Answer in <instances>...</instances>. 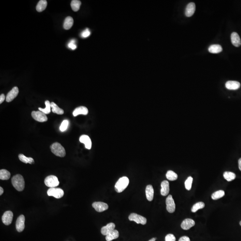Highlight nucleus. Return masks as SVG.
I'll use <instances>...</instances> for the list:
<instances>
[{"label": "nucleus", "instance_id": "obj_1", "mask_svg": "<svg viewBox=\"0 0 241 241\" xmlns=\"http://www.w3.org/2000/svg\"><path fill=\"white\" fill-rule=\"evenodd\" d=\"M12 184L14 187L18 191H23L25 188V181L23 176L20 174L15 175L12 177Z\"/></svg>", "mask_w": 241, "mask_h": 241}, {"label": "nucleus", "instance_id": "obj_2", "mask_svg": "<svg viewBox=\"0 0 241 241\" xmlns=\"http://www.w3.org/2000/svg\"><path fill=\"white\" fill-rule=\"evenodd\" d=\"M51 152L57 156L64 157L66 155V151L64 147L59 143L56 142L50 146Z\"/></svg>", "mask_w": 241, "mask_h": 241}, {"label": "nucleus", "instance_id": "obj_3", "mask_svg": "<svg viewBox=\"0 0 241 241\" xmlns=\"http://www.w3.org/2000/svg\"><path fill=\"white\" fill-rule=\"evenodd\" d=\"M129 184V180L126 176L120 178L116 183L115 185V191L118 193L122 192L127 187Z\"/></svg>", "mask_w": 241, "mask_h": 241}, {"label": "nucleus", "instance_id": "obj_4", "mask_svg": "<svg viewBox=\"0 0 241 241\" xmlns=\"http://www.w3.org/2000/svg\"><path fill=\"white\" fill-rule=\"evenodd\" d=\"M44 183L47 186L52 188H56L59 185L58 179L55 175H50L47 176L44 180Z\"/></svg>", "mask_w": 241, "mask_h": 241}, {"label": "nucleus", "instance_id": "obj_5", "mask_svg": "<svg viewBox=\"0 0 241 241\" xmlns=\"http://www.w3.org/2000/svg\"><path fill=\"white\" fill-rule=\"evenodd\" d=\"M31 116L34 120L39 122H45L48 120L46 114L42 111H32L31 113Z\"/></svg>", "mask_w": 241, "mask_h": 241}, {"label": "nucleus", "instance_id": "obj_6", "mask_svg": "<svg viewBox=\"0 0 241 241\" xmlns=\"http://www.w3.org/2000/svg\"><path fill=\"white\" fill-rule=\"evenodd\" d=\"M47 194L49 196H52L56 198L60 199L63 197L64 191L60 188H52L48 189Z\"/></svg>", "mask_w": 241, "mask_h": 241}, {"label": "nucleus", "instance_id": "obj_7", "mask_svg": "<svg viewBox=\"0 0 241 241\" xmlns=\"http://www.w3.org/2000/svg\"><path fill=\"white\" fill-rule=\"evenodd\" d=\"M130 221H135L137 224H141L144 225L146 223V218L140 215L135 213L131 214L129 216Z\"/></svg>", "mask_w": 241, "mask_h": 241}, {"label": "nucleus", "instance_id": "obj_8", "mask_svg": "<svg viewBox=\"0 0 241 241\" xmlns=\"http://www.w3.org/2000/svg\"><path fill=\"white\" fill-rule=\"evenodd\" d=\"M166 204L167 205L166 209L168 212L170 213H174L175 210V204L172 195L168 196L166 199Z\"/></svg>", "mask_w": 241, "mask_h": 241}, {"label": "nucleus", "instance_id": "obj_9", "mask_svg": "<svg viewBox=\"0 0 241 241\" xmlns=\"http://www.w3.org/2000/svg\"><path fill=\"white\" fill-rule=\"evenodd\" d=\"M92 207L98 212H102L109 208L108 204L102 202H95L92 204Z\"/></svg>", "mask_w": 241, "mask_h": 241}, {"label": "nucleus", "instance_id": "obj_10", "mask_svg": "<svg viewBox=\"0 0 241 241\" xmlns=\"http://www.w3.org/2000/svg\"><path fill=\"white\" fill-rule=\"evenodd\" d=\"M13 218V213L12 211H6L2 217V221L5 225L8 226L12 223Z\"/></svg>", "mask_w": 241, "mask_h": 241}, {"label": "nucleus", "instance_id": "obj_11", "mask_svg": "<svg viewBox=\"0 0 241 241\" xmlns=\"http://www.w3.org/2000/svg\"><path fill=\"white\" fill-rule=\"evenodd\" d=\"M25 217L23 215H21L18 218L16 223V228L18 232H21L25 228Z\"/></svg>", "mask_w": 241, "mask_h": 241}, {"label": "nucleus", "instance_id": "obj_12", "mask_svg": "<svg viewBox=\"0 0 241 241\" xmlns=\"http://www.w3.org/2000/svg\"><path fill=\"white\" fill-rule=\"evenodd\" d=\"M19 93V90L17 87H14L12 88V90L10 91L6 97V101L7 102H10L14 100L15 98L17 97Z\"/></svg>", "mask_w": 241, "mask_h": 241}, {"label": "nucleus", "instance_id": "obj_13", "mask_svg": "<svg viewBox=\"0 0 241 241\" xmlns=\"http://www.w3.org/2000/svg\"><path fill=\"white\" fill-rule=\"evenodd\" d=\"M79 140L80 143H83L85 144V147L86 149L90 150L91 148L92 143L90 137L88 135H85V134L81 135L80 137Z\"/></svg>", "mask_w": 241, "mask_h": 241}, {"label": "nucleus", "instance_id": "obj_14", "mask_svg": "<svg viewBox=\"0 0 241 241\" xmlns=\"http://www.w3.org/2000/svg\"><path fill=\"white\" fill-rule=\"evenodd\" d=\"M196 10V5L193 2L189 3L187 5L185 10V14L187 17H190L193 15Z\"/></svg>", "mask_w": 241, "mask_h": 241}, {"label": "nucleus", "instance_id": "obj_15", "mask_svg": "<svg viewBox=\"0 0 241 241\" xmlns=\"http://www.w3.org/2000/svg\"><path fill=\"white\" fill-rule=\"evenodd\" d=\"M195 222L194 220L190 218L185 219L181 224V227L184 230H188L194 227Z\"/></svg>", "mask_w": 241, "mask_h": 241}, {"label": "nucleus", "instance_id": "obj_16", "mask_svg": "<svg viewBox=\"0 0 241 241\" xmlns=\"http://www.w3.org/2000/svg\"><path fill=\"white\" fill-rule=\"evenodd\" d=\"M115 225L114 223H110L106 226L103 227L101 229V233L104 235H108L109 233L114 230Z\"/></svg>", "mask_w": 241, "mask_h": 241}, {"label": "nucleus", "instance_id": "obj_17", "mask_svg": "<svg viewBox=\"0 0 241 241\" xmlns=\"http://www.w3.org/2000/svg\"><path fill=\"white\" fill-rule=\"evenodd\" d=\"M88 110L87 108L85 106H81L76 108L73 112L72 114L74 116L76 117L80 114L86 115L88 114Z\"/></svg>", "mask_w": 241, "mask_h": 241}, {"label": "nucleus", "instance_id": "obj_18", "mask_svg": "<svg viewBox=\"0 0 241 241\" xmlns=\"http://www.w3.org/2000/svg\"><path fill=\"white\" fill-rule=\"evenodd\" d=\"M161 194L162 196H166L169 192V183L167 181H162L161 184Z\"/></svg>", "mask_w": 241, "mask_h": 241}, {"label": "nucleus", "instance_id": "obj_19", "mask_svg": "<svg viewBox=\"0 0 241 241\" xmlns=\"http://www.w3.org/2000/svg\"><path fill=\"white\" fill-rule=\"evenodd\" d=\"M240 86V83L236 81H228L226 84V88L229 90H237L239 88Z\"/></svg>", "mask_w": 241, "mask_h": 241}, {"label": "nucleus", "instance_id": "obj_20", "mask_svg": "<svg viewBox=\"0 0 241 241\" xmlns=\"http://www.w3.org/2000/svg\"><path fill=\"white\" fill-rule=\"evenodd\" d=\"M231 40L232 44L236 47H239L241 45L239 36L237 33L233 32L231 34Z\"/></svg>", "mask_w": 241, "mask_h": 241}, {"label": "nucleus", "instance_id": "obj_21", "mask_svg": "<svg viewBox=\"0 0 241 241\" xmlns=\"http://www.w3.org/2000/svg\"><path fill=\"white\" fill-rule=\"evenodd\" d=\"M154 191L153 187L151 185H148L146 189V194L147 200L151 201L154 198Z\"/></svg>", "mask_w": 241, "mask_h": 241}, {"label": "nucleus", "instance_id": "obj_22", "mask_svg": "<svg viewBox=\"0 0 241 241\" xmlns=\"http://www.w3.org/2000/svg\"><path fill=\"white\" fill-rule=\"evenodd\" d=\"M210 53L213 54H217L220 53L222 51V48L221 45L219 44H214L211 45L208 49Z\"/></svg>", "mask_w": 241, "mask_h": 241}, {"label": "nucleus", "instance_id": "obj_23", "mask_svg": "<svg viewBox=\"0 0 241 241\" xmlns=\"http://www.w3.org/2000/svg\"><path fill=\"white\" fill-rule=\"evenodd\" d=\"M74 20L72 18L69 16L65 18L63 24V28L64 29L68 30L71 28L73 25Z\"/></svg>", "mask_w": 241, "mask_h": 241}, {"label": "nucleus", "instance_id": "obj_24", "mask_svg": "<svg viewBox=\"0 0 241 241\" xmlns=\"http://www.w3.org/2000/svg\"><path fill=\"white\" fill-rule=\"evenodd\" d=\"M119 232L117 230H113L110 233L106 235L105 239L107 241H111L113 240L117 239L119 237Z\"/></svg>", "mask_w": 241, "mask_h": 241}, {"label": "nucleus", "instance_id": "obj_25", "mask_svg": "<svg viewBox=\"0 0 241 241\" xmlns=\"http://www.w3.org/2000/svg\"><path fill=\"white\" fill-rule=\"evenodd\" d=\"M50 106H51V111L53 113L59 115L63 114L64 113L63 110L59 108L56 103L53 102L50 103Z\"/></svg>", "mask_w": 241, "mask_h": 241}, {"label": "nucleus", "instance_id": "obj_26", "mask_svg": "<svg viewBox=\"0 0 241 241\" xmlns=\"http://www.w3.org/2000/svg\"><path fill=\"white\" fill-rule=\"evenodd\" d=\"M47 4V1L46 0H40L36 6V10L39 12L44 11L46 8Z\"/></svg>", "mask_w": 241, "mask_h": 241}, {"label": "nucleus", "instance_id": "obj_27", "mask_svg": "<svg viewBox=\"0 0 241 241\" xmlns=\"http://www.w3.org/2000/svg\"><path fill=\"white\" fill-rule=\"evenodd\" d=\"M18 158L21 161L25 163H28L30 164H33L34 162V160L32 158L27 157L22 154H19Z\"/></svg>", "mask_w": 241, "mask_h": 241}, {"label": "nucleus", "instance_id": "obj_28", "mask_svg": "<svg viewBox=\"0 0 241 241\" xmlns=\"http://www.w3.org/2000/svg\"><path fill=\"white\" fill-rule=\"evenodd\" d=\"M10 173L5 169L0 170V179L1 180H8L10 177Z\"/></svg>", "mask_w": 241, "mask_h": 241}, {"label": "nucleus", "instance_id": "obj_29", "mask_svg": "<svg viewBox=\"0 0 241 241\" xmlns=\"http://www.w3.org/2000/svg\"><path fill=\"white\" fill-rule=\"evenodd\" d=\"M225 191L223 190H218L215 191L212 194L211 196L212 199L214 200H217L221 198L222 197L225 196Z\"/></svg>", "mask_w": 241, "mask_h": 241}, {"label": "nucleus", "instance_id": "obj_30", "mask_svg": "<svg viewBox=\"0 0 241 241\" xmlns=\"http://www.w3.org/2000/svg\"><path fill=\"white\" fill-rule=\"evenodd\" d=\"M223 176L227 181H231L236 178V175L234 173L230 172H226L224 173Z\"/></svg>", "mask_w": 241, "mask_h": 241}, {"label": "nucleus", "instance_id": "obj_31", "mask_svg": "<svg viewBox=\"0 0 241 241\" xmlns=\"http://www.w3.org/2000/svg\"><path fill=\"white\" fill-rule=\"evenodd\" d=\"M81 5V2L78 0H73L71 3L72 10L75 12H77L80 9Z\"/></svg>", "mask_w": 241, "mask_h": 241}, {"label": "nucleus", "instance_id": "obj_32", "mask_svg": "<svg viewBox=\"0 0 241 241\" xmlns=\"http://www.w3.org/2000/svg\"><path fill=\"white\" fill-rule=\"evenodd\" d=\"M166 177L168 180L170 181H174L177 180L178 175L175 172L172 171H169L166 175Z\"/></svg>", "mask_w": 241, "mask_h": 241}, {"label": "nucleus", "instance_id": "obj_33", "mask_svg": "<svg viewBox=\"0 0 241 241\" xmlns=\"http://www.w3.org/2000/svg\"><path fill=\"white\" fill-rule=\"evenodd\" d=\"M204 206H205V204L203 202H199L197 203L194 204L192 208H191V212H193V213H195V212L198 211V210L203 209Z\"/></svg>", "mask_w": 241, "mask_h": 241}, {"label": "nucleus", "instance_id": "obj_34", "mask_svg": "<svg viewBox=\"0 0 241 241\" xmlns=\"http://www.w3.org/2000/svg\"><path fill=\"white\" fill-rule=\"evenodd\" d=\"M45 104L46 108L44 109H42L41 108H39L40 111H42L43 113L45 114H50L51 111V106H50V103L49 101L47 100L45 102Z\"/></svg>", "mask_w": 241, "mask_h": 241}, {"label": "nucleus", "instance_id": "obj_35", "mask_svg": "<svg viewBox=\"0 0 241 241\" xmlns=\"http://www.w3.org/2000/svg\"><path fill=\"white\" fill-rule=\"evenodd\" d=\"M192 181H193V178L191 176L188 177L185 181V187L187 190H191Z\"/></svg>", "mask_w": 241, "mask_h": 241}, {"label": "nucleus", "instance_id": "obj_36", "mask_svg": "<svg viewBox=\"0 0 241 241\" xmlns=\"http://www.w3.org/2000/svg\"><path fill=\"white\" fill-rule=\"evenodd\" d=\"M69 125V120H64L62 122L61 124L59 129L61 131L63 132L66 130L68 128V126Z\"/></svg>", "mask_w": 241, "mask_h": 241}, {"label": "nucleus", "instance_id": "obj_37", "mask_svg": "<svg viewBox=\"0 0 241 241\" xmlns=\"http://www.w3.org/2000/svg\"><path fill=\"white\" fill-rule=\"evenodd\" d=\"M176 239L172 234H169L165 237V241H175Z\"/></svg>", "mask_w": 241, "mask_h": 241}, {"label": "nucleus", "instance_id": "obj_38", "mask_svg": "<svg viewBox=\"0 0 241 241\" xmlns=\"http://www.w3.org/2000/svg\"><path fill=\"white\" fill-rule=\"evenodd\" d=\"M90 32L88 30V29H87L81 33V36L83 38H87L90 35Z\"/></svg>", "mask_w": 241, "mask_h": 241}, {"label": "nucleus", "instance_id": "obj_39", "mask_svg": "<svg viewBox=\"0 0 241 241\" xmlns=\"http://www.w3.org/2000/svg\"><path fill=\"white\" fill-rule=\"evenodd\" d=\"M75 42L74 40H72V41H71L70 43H69V47L71 48L72 50H75L76 47H77L75 44Z\"/></svg>", "mask_w": 241, "mask_h": 241}, {"label": "nucleus", "instance_id": "obj_40", "mask_svg": "<svg viewBox=\"0 0 241 241\" xmlns=\"http://www.w3.org/2000/svg\"><path fill=\"white\" fill-rule=\"evenodd\" d=\"M179 241H190V239L187 236H183L181 237Z\"/></svg>", "mask_w": 241, "mask_h": 241}, {"label": "nucleus", "instance_id": "obj_41", "mask_svg": "<svg viewBox=\"0 0 241 241\" xmlns=\"http://www.w3.org/2000/svg\"><path fill=\"white\" fill-rule=\"evenodd\" d=\"M5 97L4 94H1V96H0V104H2L5 101Z\"/></svg>", "mask_w": 241, "mask_h": 241}, {"label": "nucleus", "instance_id": "obj_42", "mask_svg": "<svg viewBox=\"0 0 241 241\" xmlns=\"http://www.w3.org/2000/svg\"><path fill=\"white\" fill-rule=\"evenodd\" d=\"M239 167L240 170L241 171V158L239 160Z\"/></svg>", "mask_w": 241, "mask_h": 241}, {"label": "nucleus", "instance_id": "obj_43", "mask_svg": "<svg viewBox=\"0 0 241 241\" xmlns=\"http://www.w3.org/2000/svg\"><path fill=\"white\" fill-rule=\"evenodd\" d=\"M3 188L2 187H0V195L2 196V195L3 193Z\"/></svg>", "mask_w": 241, "mask_h": 241}, {"label": "nucleus", "instance_id": "obj_44", "mask_svg": "<svg viewBox=\"0 0 241 241\" xmlns=\"http://www.w3.org/2000/svg\"><path fill=\"white\" fill-rule=\"evenodd\" d=\"M157 239V238H153V239H151V240H150L149 241H156V240Z\"/></svg>", "mask_w": 241, "mask_h": 241}, {"label": "nucleus", "instance_id": "obj_45", "mask_svg": "<svg viewBox=\"0 0 241 241\" xmlns=\"http://www.w3.org/2000/svg\"><path fill=\"white\" fill-rule=\"evenodd\" d=\"M240 226H241V221L240 222Z\"/></svg>", "mask_w": 241, "mask_h": 241}]
</instances>
